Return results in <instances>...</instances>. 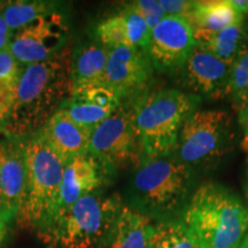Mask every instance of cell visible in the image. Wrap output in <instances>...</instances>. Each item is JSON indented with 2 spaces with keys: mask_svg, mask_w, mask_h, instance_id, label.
Masks as SVG:
<instances>
[{
  "mask_svg": "<svg viewBox=\"0 0 248 248\" xmlns=\"http://www.w3.org/2000/svg\"><path fill=\"white\" fill-rule=\"evenodd\" d=\"M39 131L66 166L75 157L88 153L93 130L75 122L61 107Z\"/></svg>",
  "mask_w": 248,
  "mask_h": 248,
  "instance_id": "cell-17",
  "label": "cell"
},
{
  "mask_svg": "<svg viewBox=\"0 0 248 248\" xmlns=\"http://www.w3.org/2000/svg\"><path fill=\"white\" fill-rule=\"evenodd\" d=\"M244 194H245V207L248 213V155L245 162V176H244Z\"/></svg>",
  "mask_w": 248,
  "mask_h": 248,
  "instance_id": "cell-32",
  "label": "cell"
},
{
  "mask_svg": "<svg viewBox=\"0 0 248 248\" xmlns=\"http://www.w3.org/2000/svg\"><path fill=\"white\" fill-rule=\"evenodd\" d=\"M197 45L226 63L232 64L241 52L248 48L244 23L215 33H194Z\"/></svg>",
  "mask_w": 248,
  "mask_h": 248,
  "instance_id": "cell-21",
  "label": "cell"
},
{
  "mask_svg": "<svg viewBox=\"0 0 248 248\" xmlns=\"http://www.w3.org/2000/svg\"><path fill=\"white\" fill-rule=\"evenodd\" d=\"M122 104L117 93L106 84L91 83L73 86L62 108L75 122L93 130Z\"/></svg>",
  "mask_w": 248,
  "mask_h": 248,
  "instance_id": "cell-15",
  "label": "cell"
},
{
  "mask_svg": "<svg viewBox=\"0 0 248 248\" xmlns=\"http://www.w3.org/2000/svg\"><path fill=\"white\" fill-rule=\"evenodd\" d=\"M69 23L60 9L12 32L8 51L22 66L52 58L67 46Z\"/></svg>",
  "mask_w": 248,
  "mask_h": 248,
  "instance_id": "cell-9",
  "label": "cell"
},
{
  "mask_svg": "<svg viewBox=\"0 0 248 248\" xmlns=\"http://www.w3.org/2000/svg\"><path fill=\"white\" fill-rule=\"evenodd\" d=\"M11 37H12V31L9 30L7 23H6L4 14H2L1 1H0V51L8 49L9 42H11Z\"/></svg>",
  "mask_w": 248,
  "mask_h": 248,
  "instance_id": "cell-29",
  "label": "cell"
},
{
  "mask_svg": "<svg viewBox=\"0 0 248 248\" xmlns=\"http://www.w3.org/2000/svg\"><path fill=\"white\" fill-rule=\"evenodd\" d=\"M201 101L179 89L144 92L132 100L141 160L175 155L183 125Z\"/></svg>",
  "mask_w": 248,
  "mask_h": 248,
  "instance_id": "cell-4",
  "label": "cell"
},
{
  "mask_svg": "<svg viewBox=\"0 0 248 248\" xmlns=\"http://www.w3.org/2000/svg\"><path fill=\"white\" fill-rule=\"evenodd\" d=\"M122 198L98 191L63 212L38 237L52 248H104L121 210Z\"/></svg>",
  "mask_w": 248,
  "mask_h": 248,
  "instance_id": "cell-5",
  "label": "cell"
},
{
  "mask_svg": "<svg viewBox=\"0 0 248 248\" xmlns=\"http://www.w3.org/2000/svg\"><path fill=\"white\" fill-rule=\"evenodd\" d=\"M194 170L175 155L141 160L128 188L129 207L154 222L177 219L193 193Z\"/></svg>",
  "mask_w": 248,
  "mask_h": 248,
  "instance_id": "cell-3",
  "label": "cell"
},
{
  "mask_svg": "<svg viewBox=\"0 0 248 248\" xmlns=\"http://www.w3.org/2000/svg\"><path fill=\"white\" fill-rule=\"evenodd\" d=\"M126 6H129L145 21L150 30L153 29L164 17L162 9L159 5V0H135V1L126 2Z\"/></svg>",
  "mask_w": 248,
  "mask_h": 248,
  "instance_id": "cell-26",
  "label": "cell"
},
{
  "mask_svg": "<svg viewBox=\"0 0 248 248\" xmlns=\"http://www.w3.org/2000/svg\"><path fill=\"white\" fill-rule=\"evenodd\" d=\"M27 190L24 137L7 135L0 140V208L8 222L16 219Z\"/></svg>",
  "mask_w": 248,
  "mask_h": 248,
  "instance_id": "cell-14",
  "label": "cell"
},
{
  "mask_svg": "<svg viewBox=\"0 0 248 248\" xmlns=\"http://www.w3.org/2000/svg\"><path fill=\"white\" fill-rule=\"evenodd\" d=\"M238 115V126L240 129V148L248 155V100L234 107Z\"/></svg>",
  "mask_w": 248,
  "mask_h": 248,
  "instance_id": "cell-28",
  "label": "cell"
},
{
  "mask_svg": "<svg viewBox=\"0 0 248 248\" xmlns=\"http://www.w3.org/2000/svg\"><path fill=\"white\" fill-rule=\"evenodd\" d=\"M89 152L116 170L137 167L141 161V145L136 126L132 101L123 102L91 133Z\"/></svg>",
  "mask_w": 248,
  "mask_h": 248,
  "instance_id": "cell-8",
  "label": "cell"
},
{
  "mask_svg": "<svg viewBox=\"0 0 248 248\" xmlns=\"http://www.w3.org/2000/svg\"><path fill=\"white\" fill-rule=\"evenodd\" d=\"M228 98L234 107L248 100V48L241 52L231 64Z\"/></svg>",
  "mask_w": 248,
  "mask_h": 248,
  "instance_id": "cell-25",
  "label": "cell"
},
{
  "mask_svg": "<svg viewBox=\"0 0 248 248\" xmlns=\"http://www.w3.org/2000/svg\"><path fill=\"white\" fill-rule=\"evenodd\" d=\"M234 120L225 110H194L179 133L175 156L192 169H213L234 150Z\"/></svg>",
  "mask_w": 248,
  "mask_h": 248,
  "instance_id": "cell-7",
  "label": "cell"
},
{
  "mask_svg": "<svg viewBox=\"0 0 248 248\" xmlns=\"http://www.w3.org/2000/svg\"><path fill=\"white\" fill-rule=\"evenodd\" d=\"M110 49L99 43H85L71 51L70 82L75 85L102 83Z\"/></svg>",
  "mask_w": 248,
  "mask_h": 248,
  "instance_id": "cell-20",
  "label": "cell"
},
{
  "mask_svg": "<svg viewBox=\"0 0 248 248\" xmlns=\"http://www.w3.org/2000/svg\"><path fill=\"white\" fill-rule=\"evenodd\" d=\"M159 5L164 16H182L190 17L193 1L188 0H159Z\"/></svg>",
  "mask_w": 248,
  "mask_h": 248,
  "instance_id": "cell-27",
  "label": "cell"
},
{
  "mask_svg": "<svg viewBox=\"0 0 248 248\" xmlns=\"http://www.w3.org/2000/svg\"><path fill=\"white\" fill-rule=\"evenodd\" d=\"M71 51L67 45L47 60L24 66L5 133L32 135L60 109L71 91Z\"/></svg>",
  "mask_w": 248,
  "mask_h": 248,
  "instance_id": "cell-1",
  "label": "cell"
},
{
  "mask_svg": "<svg viewBox=\"0 0 248 248\" xmlns=\"http://www.w3.org/2000/svg\"><path fill=\"white\" fill-rule=\"evenodd\" d=\"M239 248H248V235L246 237V239L243 241V244H241V246Z\"/></svg>",
  "mask_w": 248,
  "mask_h": 248,
  "instance_id": "cell-34",
  "label": "cell"
},
{
  "mask_svg": "<svg viewBox=\"0 0 248 248\" xmlns=\"http://www.w3.org/2000/svg\"><path fill=\"white\" fill-rule=\"evenodd\" d=\"M179 219L201 248H239L248 235L244 201L219 183L198 186Z\"/></svg>",
  "mask_w": 248,
  "mask_h": 248,
  "instance_id": "cell-2",
  "label": "cell"
},
{
  "mask_svg": "<svg viewBox=\"0 0 248 248\" xmlns=\"http://www.w3.org/2000/svg\"><path fill=\"white\" fill-rule=\"evenodd\" d=\"M155 222L124 204L104 248H152Z\"/></svg>",
  "mask_w": 248,
  "mask_h": 248,
  "instance_id": "cell-18",
  "label": "cell"
},
{
  "mask_svg": "<svg viewBox=\"0 0 248 248\" xmlns=\"http://www.w3.org/2000/svg\"><path fill=\"white\" fill-rule=\"evenodd\" d=\"M154 68L144 48L121 46L110 49L102 83L114 90L123 102L142 94Z\"/></svg>",
  "mask_w": 248,
  "mask_h": 248,
  "instance_id": "cell-12",
  "label": "cell"
},
{
  "mask_svg": "<svg viewBox=\"0 0 248 248\" xmlns=\"http://www.w3.org/2000/svg\"><path fill=\"white\" fill-rule=\"evenodd\" d=\"M235 11L244 16L248 15V0H230Z\"/></svg>",
  "mask_w": 248,
  "mask_h": 248,
  "instance_id": "cell-30",
  "label": "cell"
},
{
  "mask_svg": "<svg viewBox=\"0 0 248 248\" xmlns=\"http://www.w3.org/2000/svg\"><path fill=\"white\" fill-rule=\"evenodd\" d=\"M116 171L109 163L90 152L67 163L62 177L57 209L51 224L83 197L106 190V187L113 184Z\"/></svg>",
  "mask_w": 248,
  "mask_h": 248,
  "instance_id": "cell-11",
  "label": "cell"
},
{
  "mask_svg": "<svg viewBox=\"0 0 248 248\" xmlns=\"http://www.w3.org/2000/svg\"><path fill=\"white\" fill-rule=\"evenodd\" d=\"M23 68L8 49L0 51V130L2 131L11 117Z\"/></svg>",
  "mask_w": 248,
  "mask_h": 248,
  "instance_id": "cell-22",
  "label": "cell"
},
{
  "mask_svg": "<svg viewBox=\"0 0 248 248\" xmlns=\"http://www.w3.org/2000/svg\"><path fill=\"white\" fill-rule=\"evenodd\" d=\"M178 73L185 92L201 100H219L228 97L231 64L198 45L179 68Z\"/></svg>",
  "mask_w": 248,
  "mask_h": 248,
  "instance_id": "cell-13",
  "label": "cell"
},
{
  "mask_svg": "<svg viewBox=\"0 0 248 248\" xmlns=\"http://www.w3.org/2000/svg\"><path fill=\"white\" fill-rule=\"evenodd\" d=\"M197 46L190 21L182 16H164L150 31L145 51L152 66L160 73L178 71Z\"/></svg>",
  "mask_w": 248,
  "mask_h": 248,
  "instance_id": "cell-10",
  "label": "cell"
},
{
  "mask_svg": "<svg viewBox=\"0 0 248 248\" xmlns=\"http://www.w3.org/2000/svg\"><path fill=\"white\" fill-rule=\"evenodd\" d=\"M152 248H201L181 219L155 222Z\"/></svg>",
  "mask_w": 248,
  "mask_h": 248,
  "instance_id": "cell-24",
  "label": "cell"
},
{
  "mask_svg": "<svg viewBox=\"0 0 248 248\" xmlns=\"http://www.w3.org/2000/svg\"><path fill=\"white\" fill-rule=\"evenodd\" d=\"M24 147L27 190L16 222L21 228L39 234L54 217L66 166L40 131L24 137Z\"/></svg>",
  "mask_w": 248,
  "mask_h": 248,
  "instance_id": "cell-6",
  "label": "cell"
},
{
  "mask_svg": "<svg viewBox=\"0 0 248 248\" xmlns=\"http://www.w3.org/2000/svg\"><path fill=\"white\" fill-rule=\"evenodd\" d=\"M58 2L46 0H14L1 1L2 14L12 32L26 27L37 18L59 9Z\"/></svg>",
  "mask_w": 248,
  "mask_h": 248,
  "instance_id": "cell-23",
  "label": "cell"
},
{
  "mask_svg": "<svg viewBox=\"0 0 248 248\" xmlns=\"http://www.w3.org/2000/svg\"><path fill=\"white\" fill-rule=\"evenodd\" d=\"M150 31L145 21L125 4L117 13L101 20L95 27L94 35L99 44L109 49L121 46L145 49Z\"/></svg>",
  "mask_w": 248,
  "mask_h": 248,
  "instance_id": "cell-16",
  "label": "cell"
},
{
  "mask_svg": "<svg viewBox=\"0 0 248 248\" xmlns=\"http://www.w3.org/2000/svg\"><path fill=\"white\" fill-rule=\"evenodd\" d=\"M244 28H245V32H246V37H247V40H248V15L245 16Z\"/></svg>",
  "mask_w": 248,
  "mask_h": 248,
  "instance_id": "cell-33",
  "label": "cell"
},
{
  "mask_svg": "<svg viewBox=\"0 0 248 248\" xmlns=\"http://www.w3.org/2000/svg\"><path fill=\"white\" fill-rule=\"evenodd\" d=\"M188 21L194 33H215L243 24L245 16L235 11L230 0H199L193 1Z\"/></svg>",
  "mask_w": 248,
  "mask_h": 248,
  "instance_id": "cell-19",
  "label": "cell"
},
{
  "mask_svg": "<svg viewBox=\"0 0 248 248\" xmlns=\"http://www.w3.org/2000/svg\"><path fill=\"white\" fill-rule=\"evenodd\" d=\"M8 221L6 219V217L2 213L1 208H0V246L4 243L6 239V235H7V224Z\"/></svg>",
  "mask_w": 248,
  "mask_h": 248,
  "instance_id": "cell-31",
  "label": "cell"
}]
</instances>
